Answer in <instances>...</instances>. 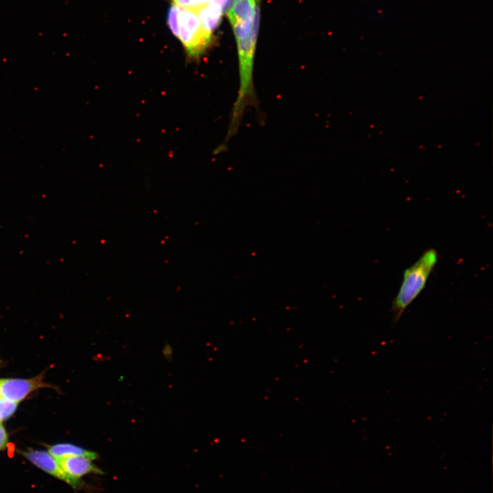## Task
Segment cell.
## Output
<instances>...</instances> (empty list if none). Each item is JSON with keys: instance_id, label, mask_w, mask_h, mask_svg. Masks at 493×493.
Listing matches in <instances>:
<instances>
[{"instance_id": "ba28073f", "label": "cell", "mask_w": 493, "mask_h": 493, "mask_svg": "<svg viewBox=\"0 0 493 493\" xmlns=\"http://www.w3.org/2000/svg\"><path fill=\"white\" fill-rule=\"evenodd\" d=\"M48 452L57 459L71 456H86L94 460L98 455L71 443H58L48 446Z\"/></svg>"}, {"instance_id": "8992f818", "label": "cell", "mask_w": 493, "mask_h": 493, "mask_svg": "<svg viewBox=\"0 0 493 493\" xmlns=\"http://www.w3.org/2000/svg\"><path fill=\"white\" fill-rule=\"evenodd\" d=\"M21 455L40 470L73 487L72 481L62 470L58 459L48 451L29 449L22 451Z\"/></svg>"}, {"instance_id": "3957f363", "label": "cell", "mask_w": 493, "mask_h": 493, "mask_svg": "<svg viewBox=\"0 0 493 493\" xmlns=\"http://www.w3.org/2000/svg\"><path fill=\"white\" fill-rule=\"evenodd\" d=\"M257 0H238L226 12L236 40L246 37L251 31L259 8Z\"/></svg>"}, {"instance_id": "30bf717a", "label": "cell", "mask_w": 493, "mask_h": 493, "mask_svg": "<svg viewBox=\"0 0 493 493\" xmlns=\"http://www.w3.org/2000/svg\"><path fill=\"white\" fill-rule=\"evenodd\" d=\"M212 0H173L174 5L192 11H197L201 7L212 2Z\"/></svg>"}, {"instance_id": "9c48e42d", "label": "cell", "mask_w": 493, "mask_h": 493, "mask_svg": "<svg viewBox=\"0 0 493 493\" xmlns=\"http://www.w3.org/2000/svg\"><path fill=\"white\" fill-rule=\"evenodd\" d=\"M18 403L0 397V423L15 412Z\"/></svg>"}, {"instance_id": "8fae6325", "label": "cell", "mask_w": 493, "mask_h": 493, "mask_svg": "<svg viewBox=\"0 0 493 493\" xmlns=\"http://www.w3.org/2000/svg\"><path fill=\"white\" fill-rule=\"evenodd\" d=\"M8 443V435L4 427L0 423V451L3 450Z\"/></svg>"}, {"instance_id": "277c9868", "label": "cell", "mask_w": 493, "mask_h": 493, "mask_svg": "<svg viewBox=\"0 0 493 493\" xmlns=\"http://www.w3.org/2000/svg\"><path fill=\"white\" fill-rule=\"evenodd\" d=\"M49 386L43 373L29 379H0V397L18 403L34 391Z\"/></svg>"}, {"instance_id": "6da1fadb", "label": "cell", "mask_w": 493, "mask_h": 493, "mask_svg": "<svg viewBox=\"0 0 493 493\" xmlns=\"http://www.w3.org/2000/svg\"><path fill=\"white\" fill-rule=\"evenodd\" d=\"M167 23L190 59L199 58L212 42L213 34L204 27L194 11L173 4L168 11Z\"/></svg>"}, {"instance_id": "52a82bcc", "label": "cell", "mask_w": 493, "mask_h": 493, "mask_svg": "<svg viewBox=\"0 0 493 493\" xmlns=\"http://www.w3.org/2000/svg\"><path fill=\"white\" fill-rule=\"evenodd\" d=\"M199 17L204 27L213 34L218 27L223 14V9L214 3H209L194 11Z\"/></svg>"}, {"instance_id": "5b68a950", "label": "cell", "mask_w": 493, "mask_h": 493, "mask_svg": "<svg viewBox=\"0 0 493 493\" xmlns=\"http://www.w3.org/2000/svg\"><path fill=\"white\" fill-rule=\"evenodd\" d=\"M60 466L73 483V488L81 485V478L88 474L103 475V472L93 459L86 456H71L58 459Z\"/></svg>"}, {"instance_id": "7a4b0ae2", "label": "cell", "mask_w": 493, "mask_h": 493, "mask_svg": "<svg viewBox=\"0 0 493 493\" xmlns=\"http://www.w3.org/2000/svg\"><path fill=\"white\" fill-rule=\"evenodd\" d=\"M438 260L437 251L431 248L414 264L405 270L400 288L392 305L391 311L394 323L423 290Z\"/></svg>"}]
</instances>
